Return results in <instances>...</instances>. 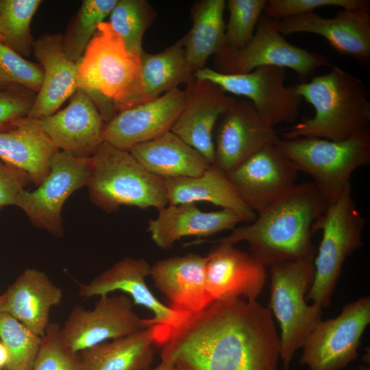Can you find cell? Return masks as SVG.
<instances>
[{
  "mask_svg": "<svg viewBox=\"0 0 370 370\" xmlns=\"http://www.w3.org/2000/svg\"><path fill=\"white\" fill-rule=\"evenodd\" d=\"M32 370H83L79 353L66 344L58 324L49 323L47 328Z\"/></svg>",
  "mask_w": 370,
  "mask_h": 370,
  "instance_id": "8d00e7d4",
  "label": "cell"
},
{
  "mask_svg": "<svg viewBox=\"0 0 370 370\" xmlns=\"http://www.w3.org/2000/svg\"><path fill=\"white\" fill-rule=\"evenodd\" d=\"M151 266L143 258L125 257L96 276L88 283H77L82 297L101 296L120 291L131 297L134 304L153 313L155 344L163 345L172 330L186 319L160 302L149 288L145 278Z\"/></svg>",
  "mask_w": 370,
  "mask_h": 370,
  "instance_id": "5bb4252c",
  "label": "cell"
},
{
  "mask_svg": "<svg viewBox=\"0 0 370 370\" xmlns=\"http://www.w3.org/2000/svg\"><path fill=\"white\" fill-rule=\"evenodd\" d=\"M140 370H177V368L171 362L162 360L161 362L154 368L150 369L149 367Z\"/></svg>",
  "mask_w": 370,
  "mask_h": 370,
  "instance_id": "7bdbcfd3",
  "label": "cell"
},
{
  "mask_svg": "<svg viewBox=\"0 0 370 370\" xmlns=\"http://www.w3.org/2000/svg\"><path fill=\"white\" fill-rule=\"evenodd\" d=\"M140 71V53L128 51L110 23L103 22L78 63L77 89L99 109L114 106L119 112L139 104Z\"/></svg>",
  "mask_w": 370,
  "mask_h": 370,
  "instance_id": "277c9868",
  "label": "cell"
},
{
  "mask_svg": "<svg viewBox=\"0 0 370 370\" xmlns=\"http://www.w3.org/2000/svg\"><path fill=\"white\" fill-rule=\"evenodd\" d=\"M109 16L127 50L141 53L144 33L156 17L151 5L145 0H118Z\"/></svg>",
  "mask_w": 370,
  "mask_h": 370,
  "instance_id": "836d02e7",
  "label": "cell"
},
{
  "mask_svg": "<svg viewBox=\"0 0 370 370\" xmlns=\"http://www.w3.org/2000/svg\"><path fill=\"white\" fill-rule=\"evenodd\" d=\"M90 201L108 213L122 206L160 210L168 206L165 180L147 171L129 151L103 142L92 154Z\"/></svg>",
  "mask_w": 370,
  "mask_h": 370,
  "instance_id": "5b68a950",
  "label": "cell"
},
{
  "mask_svg": "<svg viewBox=\"0 0 370 370\" xmlns=\"http://www.w3.org/2000/svg\"><path fill=\"white\" fill-rule=\"evenodd\" d=\"M36 95L20 87H0V132L14 128L27 117Z\"/></svg>",
  "mask_w": 370,
  "mask_h": 370,
  "instance_id": "ab89813d",
  "label": "cell"
},
{
  "mask_svg": "<svg viewBox=\"0 0 370 370\" xmlns=\"http://www.w3.org/2000/svg\"><path fill=\"white\" fill-rule=\"evenodd\" d=\"M206 256L188 254L156 262L149 275L169 301V308L188 319L214 300L206 286Z\"/></svg>",
  "mask_w": 370,
  "mask_h": 370,
  "instance_id": "7402d4cb",
  "label": "cell"
},
{
  "mask_svg": "<svg viewBox=\"0 0 370 370\" xmlns=\"http://www.w3.org/2000/svg\"><path fill=\"white\" fill-rule=\"evenodd\" d=\"M154 326L79 352L83 370H140L153 360Z\"/></svg>",
  "mask_w": 370,
  "mask_h": 370,
  "instance_id": "f1b7e54d",
  "label": "cell"
},
{
  "mask_svg": "<svg viewBox=\"0 0 370 370\" xmlns=\"http://www.w3.org/2000/svg\"><path fill=\"white\" fill-rule=\"evenodd\" d=\"M193 75L186 59L183 38L158 53L150 54L143 50L140 53L139 104L158 97L180 84H188Z\"/></svg>",
  "mask_w": 370,
  "mask_h": 370,
  "instance_id": "f546056e",
  "label": "cell"
},
{
  "mask_svg": "<svg viewBox=\"0 0 370 370\" xmlns=\"http://www.w3.org/2000/svg\"><path fill=\"white\" fill-rule=\"evenodd\" d=\"M3 295L1 312L10 314L41 337L49 324L51 308L58 306L64 296L61 288L35 268L26 269Z\"/></svg>",
  "mask_w": 370,
  "mask_h": 370,
  "instance_id": "d4e9b609",
  "label": "cell"
},
{
  "mask_svg": "<svg viewBox=\"0 0 370 370\" xmlns=\"http://www.w3.org/2000/svg\"><path fill=\"white\" fill-rule=\"evenodd\" d=\"M214 130L213 164L227 174L280 139L248 99H236L219 117Z\"/></svg>",
  "mask_w": 370,
  "mask_h": 370,
  "instance_id": "9a60e30c",
  "label": "cell"
},
{
  "mask_svg": "<svg viewBox=\"0 0 370 370\" xmlns=\"http://www.w3.org/2000/svg\"><path fill=\"white\" fill-rule=\"evenodd\" d=\"M129 151L147 171L164 180L199 176L210 165L199 151L171 131Z\"/></svg>",
  "mask_w": 370,
  "mask_h": 370,
  "instance_id": "83f0119b",
  "label": "cell"
},
{
  "mask_svg": "<svg viewBox=\"0 0 370 370\" xmlns=\"http://www.w3.org/2000/svg\"><path fill=\"white\" fill-rule=\"evenodd\" d=\"M41 338L10 314L0 312V339L9 356L8 370H32Z\"/></svg>",
  "mask_w": 370,
  "mask_h": 370,
  "instance_id": "e575fe53",
  "label": "cell"
},
{
  "mask_svg": "<svg viewBox=\"0 0 370 370\" xmlns=\"http://www.w3.org/2000/svg\"><path fill=\"white\" fill-rule=\"evenodd\" d=\"M118 0H84L62 36L66 58L79 63L98 26L110 16Z\"/></svg>",
  "mask_w": 370,
  "mask_h": 370,
  "instance_id": "1f68e13d",
  "label": "cell"
},
{
  "mask_svg": "<svg viewBox=\"0 0 370 370\" xmlns=\"http://www.w3.org/2000/svg\"><path fill=\"white\" fill-rule=\"evenodd\" d=\"M161 358L185 370H277L280 338L256 299H219L171 331Z\"/></svg>",
  "mask_w": 370,
  "mask_h": 370,
  "instance_id": "6da1fadb",
  "label": "cell"
},
{
  "mask_svg": "<svg viewBox=\"0 0 370 370\" xmlns=\"http://www.w3.org/2000/svg\"><path fill=\"white\" fill-rule=\"evenodd\" d=\"M293 84L296 93L314 108V115L284 132L283 139L316 137L341 140L369 129L370 102L364 82L343 69Z\"/></svg>",
  "mask_w": 370,
  "mask_h": 370,
  "instance_id": "3957f363",
  "label": "cell"
},
{
  "mask_svg": "<svg viewBox=\"0 0 370 370\" xmlns=\"http://www.w3.org/2000/svg\"><path fill=\"white\" fill-rule=\"evenodd\" d=\"M177 370H185V369L180 368V367H177Z\"/></svg>",
  "mask_w": 370,
  "mask_h": 370,
  "instance_id": "f6af8a7d",
  "label": "cell"
},
{
  "mask_svg": "<svg viewBox=\"0 0 370 370\" xmlns=\"http://www.w3.org/2000/svg\"><path fill=\"white\" fill-rule=\"evenodd\" d=\"M58 151L37 121L27 117L0 132V159L25 173L36 186L49 173L51 159Z\"/></svg>",
  "mask_w": 370,
  "mask_h": 370,
  "instance_id": "4316f807",
  "label": "cell"
},
{
  "mask_svg": "<svg viewBox=\"0 0 370 370\" xmlns=\"http://www.w3.org/2000/svg\"><path fill=\"white\" fill-rule=\"evenodd\" d=\"M5 301V297L3 293L0 295V312H1L2 306Z\"/></svg>",
  "mask_w": 370,
  "mask_h": 370,
  "instance_id": "ee69618b",
  "label": "cell"
},
{
  "mask_svg": "<svg viewBox=\"0 0 370 370\" xmlns=\"http://www.w3.org/2000/svg\"><path fill=\"white\" fill-rule=\"evenodd\" d=\"M370 323V297L345 305L334 319L321 321L309 334L299 363L309 370H342L358 357L361 337Z\"/></svg>",
  "mask_w": 370,
  "mask_h": 370,
  "instance_id": "7c38bea8",
  "label": "cell"
},
{
  "mask_svg": "<svg viewBox=\"0 0 370 370\" xmlns=\"http://www.w3.org/2000/svg\"><path fill=\"white\" fill-rule=\"evenodd\" d=\"M224 0H203L192 9L193 26L184 36L186 59L194 72L204 68L208 59L225 44Z\"/></svg>",
  "mask_w": 370,
  "mask_h": 370,
  "instance_id": "4dcf8cb0",
  "label": "cell"
},
{
  "mask_svg": "<svg viewBox=\"0 0 370 370\" xmlns=\"http://www.w3.org/2000/svg\"><path fill=\"white\" fill-rule=\"evenodd\" d=\"M53 145L79 157H90L103 142L105 122L95 102L77 89L61 110L37 121Z\"/></svg>",
  "mask_w": 370,
  "mask_h": 370,
  "instance_id": "d6986e66",
  "label": "cell"
},
{
  "mask_svg": "<svg viewBox=\"0 0 370 370\" xmlns=\"http://www.w3.org/2000/svg\"><path fill=\"white\" fill-rule=\"evenodd\" d=\"M32 52L43 71L40 90L27 118L38 121L56 112L77 90L78 63L69 60L60 34H45L33 44Z\"/></svg>",
  "mask_w": 370,
  "mask_h": 370,
  "instance_id": "603a6c76",
  "label": "cell"
},
{
  "mask_svg": "<svg viewBox=\"0 0 370 370\" xmlns=\"http://www.w3.org/2000/svg\"><path fill=\"white\" fill-rule=\"evenodd\" d=\"M365 223L349 183L313 223L312 232L321 230L322 238L314 258V279L306 301L312 299L322 308L329 306L343 263L362 245Z\"/></svg>",
  "mask_w": 370,
  "mask_h": 370,
  "instance_id": "ba28073f",
  "label": "cell"
},
{
  "mask_svg": "<svg viewBox=\"0 0 370 370\" xmlns=\"http://www.w3.org/2000/svg\"><path fill=\"white\" fill-rule=\"evenodd\" d=\"M280 32L285 37L295 33H310L323 37L342 56L361 65L370 60V12L368 10L338 9L332 18L316 12L278 21Z\"/></svg>",
  "mask_w": 370,
  "mask_h": 370,
  "instance_id": "ac0fdd59",
  "label": "cell"
},
{
  "mask_svg": "<svg viewBox=\"0 0 370 370\" xmlns=\"http://www.w3.org/2000/svg\"><path fill=\"white\" fill-rule=\"evenodd\" d=\"M328 206L313 182L295 184L258 213L252 223L235 227L230 235L214 242L231 245L246 242L251 254L265 267L315 256L312 227Z\"/></svg>",
  "mask_w": 370,
  "mask_h": 370,
  "instance_id": "7a4b0ae2",
  "label": "cell"
},
{
  "mask_svg": "<svg viewBox=\"0 0 370 370\" xmlns=\"http://www.w3.org/2000/svg\"><path fill=\"white\" fill-rule=\"evenodd\" d=\"M91 173V157L58 150L51 159L48 175L35 190H23L14 206L23 210L34 226L61 237L62 207L74 192L88 185Z\"/></svg>",
  "mask_w": 370,
  "mask_h": 370,
  "instance_id": "8fae6325",
  "label": "cell"
},
{
  "mask_svg": "<svg viewBox=\"0 0 370 370\" xmlns=\"http://www.w3.org/2000/svg\"><path fill=\"white\" fill-rule=\"evenodd\" d=\"M276 145L297 171L310 175L328 205L350 183L352 173L370 164V130L341 140L316 137L279 139Z\"/></svg>",
  "mask_w": 370,
  "mask_h": 370,
  "instance_id": "8992f818",
  "label": "cell"
},
{
  "mask_svg": "<svg viewBox=\"0 0 370 370\" xmlns=\"http://www.w3.org/2000/svg\"><path fill=\"white\" fill-rule=\"evenodd\" d=\"M42 79L40 65L26 60L0 40V87H20L37 94Z\"/></svg>",
  "mask_w": 370,
  "mask_h": 370,
  "instance_id": "74e56055",
  "label": "cell"
},
{
  "mask_svg": "<svg viewBox=\"0 0 370 370\" xmlns=\"http://www.w3.org/2000/svg\"><path fill=\"white\" fill-rule=\"evenodd\" d=\"M193 76L215 84L225 92L246 97L271 127L293 123L298 118L303 99L293 84L286 86V69L267 66L247 73L224 74L204 67L195 71Z\"/></svg>",
  "mask_w": 370,
  "mask_h": 370,
  "instance_id": "30bf717a",
  "label": "cell"
},
{
  "mask_svg": "<svg viewBox=\"0 0 370 370\" xmlns=\"http://www.w3.org/2000/svg\"><path fill=\"white\" fill-rule=\"evenodd\" d=\"M242 220L227 209L204 212L195 203L168 205L148 223L147 231L154 243L169 249L185 236L206 237L233 230Z\"/></svg>",
  "mask_w": 370,
  "mask_h": 370,
  "instance_id": "cb8c5ba5",
  "label": "cell"
},
{
  "mask_svg": "<svg viewBox=\"0 0 370 370\" xmlns=\"http://www.w3.org/2000/svg\"><path fill=\"white\" fill-rule=\"evenodd\" d=\"M206 258V286L214 301L258 298L267 275L266 267L251 254L218 243Z\"/></svg>",
  "mask_w": 370,
  "mask_h": 370,
  "instance_id": "44dd1931",
  "label": "cell"
},
{
  "mask_svg": "<svg viewBox=\"0 0 370 370\" xmlns=\"http://www.w3.org/2000/svg\"><path fill=\"white\" fill-rule=\"evenodd\" d=\"M324 7L369 11V1L367 0H269L264 10L267 17L282 19L314 12Z\"/></svg>",
  "mask_w": 370,
  "mask_h": 370,
  "instance_id": "f35d334b",
  "label": "cell"
},
{
  "mask_svg": "<svg viewBox=\"0 0 370 370\" xmlns=\"http://www.w3.org/2000/svg\"><path fill=\"white\" fill-rule=\"evenodd\" d=\"M186 92V104L170 131L212 164L214 162L213 134L216 124L236 99L215 84L195 78L188 84Z\"/></svg>",
  "mask_w": 370,
  "mask_h": 370,
  "instance_id": "ffe728a7",
  "label": "cell"
},
{
  "mask_svg": "<svg viewBox=\"0 0 370 370\" xmlns=\"http://www.w3.org/2000/svg\"><path fill=\"white\" fill-rule=\"evenodd\" d=\"M298 171L276 145L250 156L227 176L243 201L259 213L296 184Z\"/></svg>",
  "mask_w": 370,
  "mask_h": 370,
  "instance_id": "2e32d148",
  "label": "cell"
},
{
  "mask_svg": "<svg viewBox=\"0 0 370 370\" xmlns=\"http://www.w3.org/2000/svg\"><path fill=\"white\" fill-rule=\"evenodd\" d=\"M9 356L4 344L0 341V370L5 367L8 365Z\"/></svg>",
  "mask_w": 370,
  "mask_h": 370,
  "instance_id": "b9f144b4",
  "label": "cell"
},
{
  "mask_svg": "<svg viewBox=\"0 0 370 370\" xmlns=\"http://www.w3.org/2000/svg\"><path fill=\"white\" fill-rule=\"evenodd\" d=\"M314 256L271 264V295L268 308L278 321L280 360L287 370L295 353L322 321V308L308 306L306 295L314 279Z\"/></svg>",
  "mask_w": 370,
  "mask_h": 370,
  "instance_id": "52a82bcc",
  "label": "cell"
},
{
  "mask_svg": "<svg viewBox=\"0 0 370 370\" xmlns=\"http://www.w3.org/2000/svg\"><path fill=\"white\" fill-rule=\"evenodd\" d=\"M168 205L205 201L236 213L252 223L257 214L243 201L227 174L212 164L199 176L165 180Z\"/></svg>",
  "mask_w": 370,
  "mask_h": 370,
  "instance_id": "484cf974",
  "label": "cell"
},
{
  "mask_svg": "<svg viewBox=\"0 0 370 370\" xmlns=\"http://www.w3.org/2000/svg\"><path fill=\"white\" fill-rule=\"evenodd\" d=\"M214 56V70L224 74L247 73L261 66H278L292 69L300 82H308L320 67L332 66L326 56L287 41L280 32L278 21L264 14L245 46L239 49L223 46Z\"/></svg>",
  "mask_w": 370,
  "mask_h": 370,
  "instance_id": "9c48e42d",
  "label": "cell"
},
{
  "mask_svg": "<svg viewBox=\"0 0 370 370\" xmlns=\"http://www.w3.org/2000/svg\"><path fill=\"white\" fill-rule=\"evenodd\" d=\"M268 0H228L229 12L225 25V44L230 49H239L253 38Z\"/></svg>",
  "mask_w": 370,
  "mask_h": 370,
  "instance_id": "d590c367",
  "label": "cell"
},
{
  "mask_svg": "<svg viewBox=\"0 0 370 370\" xmlns=\"http://www.w3.org/2000/svg\"><path fill=\"white\" fill-rule=\"evenodd\" d=\"M187 92L178 87L158 97L119 111L105 124L103 141L129 151L171 130L183 110Z\"/></svg>",
  "mask_w": 370,
  "mask_h": 370,
  "instance_id": "e0dca14e",
  "label": "cell"
},
{
  "mask_svg": "<svg viewBox=\"0 0 370 370\" xmlns=\"http://www.w3.org/2000/svg\"><path fill=\"white\" fill-rule=\"evenodd\" d=\"M153 325L151 319H142L134 312L130 298L107 294L100 296L92 309L73 307L60 330L68 347L79 353Z\"/></svg>",
  "mask_w": 370,
  "mask_h": 370,
  "instance_id": "4fadbf2b",
  "label": "cell"
},
{
  "mask_svg": "<svg viewBox=\"0 0 370 370\" xmlns=\"http://www.w3.org/2000/svg\"><path fill=\"white\" fill-rule=\"evenodd\" d=\"M40 0H0V40L23 57L32 52L31 22Z\"/></svg>",
  "mask_w": 370,
  "mask_h": 370,
  "instance_id": "d6a6232c",
  "label": "cell"
},
{
  "mask_svg": "<svg viewBox=\"0 0 370 370\" xmlns=\"http://www.w3.org/2000/svg\"><path fill=\"white\" fill-rule=\"evenodd\" d=\"M29 182L25 173L0 159V210L15 205L18 195Z\"/></svg>",
  "mask_w": 370,
  "mask_h": 370,
  "instance_id": "60d3db41",
  "label": "cell"
}]
</instances>
